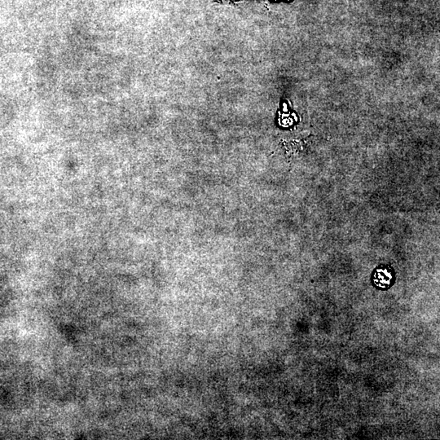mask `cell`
Returning a JSON list of instances; mask_svg holds the SVG:
<instances>
[{
	"instance_id": "obj_1",
	"label": "cell",
	"mask_w": 440,
	"mask_h": 440,
	"mask_svg": "<svg viewBox=\"0 0 440 440\" xmlns=\"http://www.w3.org/2000/svg\"><path fill=\"white\" fill-rule=\"evenodd\" d=\"M392 277H393L392 273L388 268L380 267L376 271L375 274L373 276V281L377 286L384 289L391 285Z\"/></svg>"
}]
</instances>
